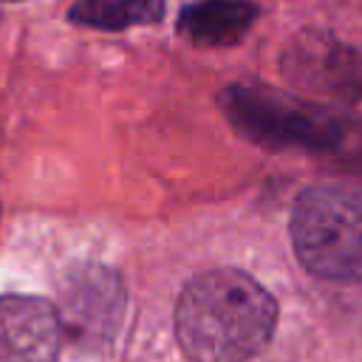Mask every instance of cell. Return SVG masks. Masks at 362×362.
I'll list each match as a JSON object with an SVG mask.
<instances>
[{
  "label": "cell",
  "mask_w": 362,
  "mask_h": 362,
  "mask_svg": "<svg viewBox=\"0 0 362 362\" xmlns=\"http://www.w3.org/2000/svg\"><path fill=\"white\" fill-rule=\"evenodd\" d=\"M274 325V297L238 269L195 274L175 305V337L189 362H246L269 345Z\"/></svg>",
  "instance_id": "1"
},
{
  "label": "cell",
  "mask_w": 362,
  "mask_h": 362,
  "mask_svg": "<svg viewBox=\"0 0 362 362\" xmlns=\"http://www.w3.org/2000/svg\"><path fill=\"white\" fill-rule=\"evenodd\" d=\"M221 107L235 130L257 144L328 153L348 170L362 173V119L263 85H229L221 93Z\"/></svg>",
  "instance_id": "2"
},
{
  "label": "cell",
  "mask_w": 362,
  "mask_h": 362,
  "mask_svg": "<svg viewBox=\"0 0 362 362\" xmlns=\"http://www.w3.org/2000/svg\"><path fill=\"white\" fill-rule=\"evenodd\" d=\"M297 260L325 280H362V192L345 184H317L291 209Z\"/></svg>",
  "instance_id": "3"
},
{
  "label": "cell",
  "mask_w": 362,
  "mask_h": 362,
  "mask_svg": "<svg viewBox=\"0 0 362 362\" xmlns=\"http://www.w3.org/2000/svg\"><path fill=\"white\" fill-rule=\"evenodd\" d=\"M127 291L116 272L105 266L74 269L59 291V322L62 337L79 351H105L124 320Z\"/></svg>",
  "instance_id": "4"
},
{
  "label": "cell",
  "mask_w": 362,
  "mask_h": 362,
  "mask_svg": "<svg viewBox=\"0 0 362 362\" xmlns=\"http://www.w3.org/2000/svg\"><path fill=\"white\" fill-rule=\"evenodd\" d=\"M280 68L303 90L337 99L362 96V48L325 31H300L280 54Z\"/></svg>",
  "instance_id": "5"
},
{
  "label": "cell",
  "mask_w": 362,
  "mask_h": 362,
  "mask_svg": "<svg viewBox=\"0 0 362 362\" xmlns=\"http://www.w3.org/2000/svg\"><path fill=\"white\" fill-rule=\"evenodd\" d=\"M62 339L57 305L42 297H0V362H57Z\"/></svg>",
  "instance_id": "6"
},
{
  "label": "cell",
  "mask_w": 362,
  "mask_h": 362,
  "mask_svg": "<svg viewBox=\"0 0 362 362\" xmlns=\"http://www.w3.org/2000/svg\"><path fill=\"white\" fill-rule=\"evenodd\" d=\"M257 20V6L249 0H195L178 14V34L195 45H235Z\"/></svg>",
  "instance_id": "7"
},
{
  "label": "cell",
  "mask_w": 362,
  "mask_h": 362,
  "mask_svg": "<svg viewBox=\"0 0 362 362\" xmlns=\"http://www.w3.org/2000/svg\"><path fill=\"white\" fill-rule=\"evenodd\" d=\"M161 14H164V0H76L68 8L71 23L99 31L147 25L161 20Z\"/></svg>",
  "instance_id": "8"
},
{
  "label": "cell",
  "mask_w": 362,
  "mask_h": 362,
  "mask_svg": "<svg viewBox=\"0 0 362 362\" xmlns=\"http://www.w3.org/2000/svg\"><path fill=\"white\" fill-rule=\"evenodd\" d=\"M8 3H17V0H8Z\"/></svg>",
  "instance_id": "9"
}]
</instances>
